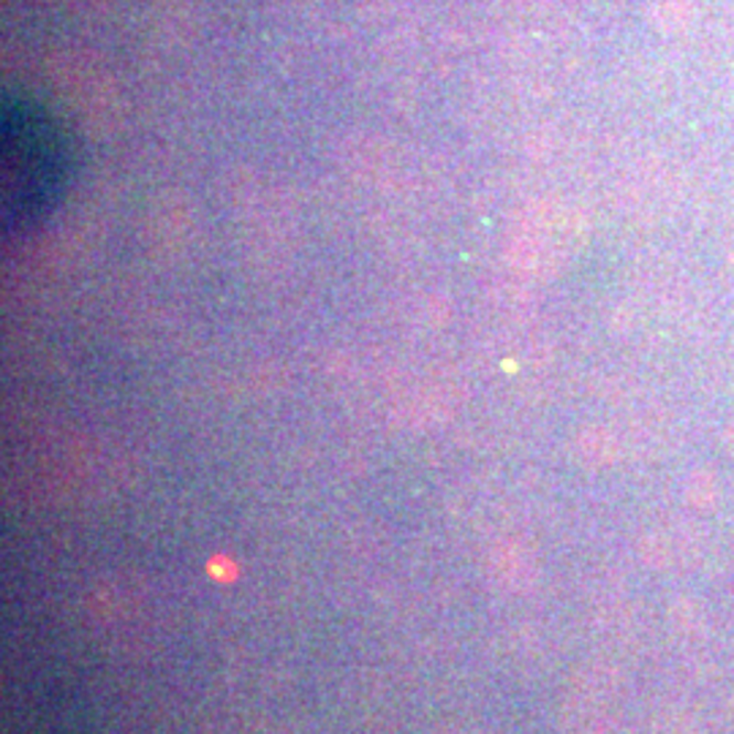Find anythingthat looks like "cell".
Wrapping results in <instances>:
<instances>
[{
	"label": "cell",
	"mask_w": 734,
	"mask_h": 734,
	"mask_svg": "<svg viewBox=\"0 0 734 734\" xmlns=\"http://www.w3.org/2000/svg\"><path fill=\"white\" fill-rule=\"evenodd\" d=\"M732 724H734V702H732Z\"/></svg>",
	"instance_id": "obj_5"
},
{
	"label": "cell",
	"mask_w": 734,
	"mask_h": 734,
	"mask_svg": "<svg viewBox=\"0 0 734 734\" xmlns=\"http://www.w3.org/2000/svg\"><path fill=\"white\" fill-rule=\"evenodd\" d=\"M3 150V228L28 234L50 221L74 178L68 128L36 98L9 93L0 117Z\"/></svg>",
	"instance_id": "obj_1"
},
{
	"label": "cell",
	"mask_w": 734,
	"mask_h": 734,
	"mask_svg": "<svg viewBox=\"0 0 734 734\" xmlns=\"http://www.w3.org/2000/svg\"><path fill=\"white\" fill-rule=\"evenodd\" d=\"M691 3L685 0H667L663 3V33H674L691 22Z\"/></svg>",
	"instance_id": "obj_3"
},
{
	"label": "cell",
	"mask_w": 734,
	"mask_h": 734,
	"mask_svg": "<svg viewBox=\"0 0 734 734\" xmlns=\"http://www.w3.org/2000/svg\"><path fill=\"white\" fill-rule=\"evenodd\" d=\"M715 496H719V490H715V477L708 471H694L685 481V498H689V503H694L696 509H710L715 503Z\"/></svg>",
	"instance_id": "obj_2"
},
{
	"label": "cell",
	"mask_w": 734,
	"mask_h": 734,
	"mask_svg": "<svg viewBox=\"0 0 734 734\" xmlns=\"http://www.w3.org/2000/svg\"><path fill=\"white\" fill-rule=\"evenodd\" d=\"M724 444H726V449H730L734 455V422L724 430Z\"/></svg>",
	"instance_id": "obj_4"
}]
</instances>
